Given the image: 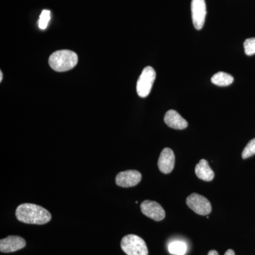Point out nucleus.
<instances>
[{"label": "nucleus", "instance_id": "1", "mask_svg": "<svg viewBox=\"0 0 255 255\" xmlns=\"http://www.w3.org/2000/svg\"><path fill=\"white\" fill-rule=\"evenodd\" d=\"M16 217L20 222L27 224L43 225L51 220L48 210L33 204H23L16 210Z\"/></svg>", "mask_w": 255, "mask_h": 255}, {"label": "nucleus", "instance_id": "2", "mask_svg": "<svg viewBox=\"0 0 255 255\" xmlns=\"http://www.w3.org/2000/svg\"><path fill=\"white\" fill-rule=\"evenodd\" d=\"M78 62V55L69 50H57L48 60L50 68L56 72L68 71L75 68Z\"/></svg>", "mask_w": 255, "mask_h": 255}, {"label": "nucleus", "instance_id": "3", "mask_svg": "<svg viewBox=\"0 0 255 255\" xmlns=\"http://www.w3.org/2000/svg\"><path fill=\"white\" fill-rule=\"evenodd\" d=\"M121 247L127 255H148L145 242L135 235H128L122 238Z\"/></svg>", "mask_w": 255, "mask_h": 255}, {"label": "nucleus", "instance_id": "4", "mask_svg": "<svg viewBox=\"0 0 255 255\" xmlns=\"http://www.w3.org/2000/svg\"><path fill=\"white\" fill-rule=\"evenodd\" d=\"M155 78L156 73L152 67L147 66L143 69L141 75L137 80L136 85V91L139 97L145 98L149 95Z\"/></svg>", "mask_w": 255, "mask_h": 255}, {"label": "nucleus", "instance_id": "5", "mask_svg": "<svg viewBox=\"0 0 255 255\" xmlns=\"http://www.w3.org/2000/svg\"><path fill=\"white\" fill-rule=\"evenodd\" d=\"M187 204L196 214L201 216H207L211 214L212 211L210 201L204 196L196 193L191 194L190 196H188Z\"/></svg>", "mask_w": 255, "mask_h": 255}, {"label": "nucleus", "instance_id": "6", "mask_svg": "<svg viewBox=\"0 0 255 255\" xmlns=\"http://www.w3.org/2000/svg\"><path fill=\"white\" fill-rule=\"evenodd\" d=\"M205 0H192L191 1V14L194 28L201 30L205 23L206 16Z\"/></svg>", "mask_w": 255, "mask_h": 255}, {"label": "nucleus", "instance_id": "7", "mask_svg": "<svg viewBox=\"0 0 255 255\" xmlns=\"http://www.w3.org/2000/svg\"><path fill=\"white\" fill-rule=\"evenodd\" d=\"M140 209L142 214L155 221H162L165 217V211L163 208L156 201H142L140 204Z\"/></svg>", "mask_w": 255, "mask_h": 255}, {"label": "nucleus", "instance_id": "8", "mask_svg": "<svg viewBox=\"0 0 255 255\" xmlns=\"http://www.w3.org/2000/svg\"><path fill=\"white\" fill-rule=\"evenodd\" d=\"M142 174L137 170H127L120 172L116 177V184L121 187H135L141 181Z\"/></svg>", "mask_w": 255, "mask_h": 255}, {"label": "nucleus", "instance_id": "9", "mask_svg": "<svg viewBox=\"0 0 255 255\" xmlns=\"http://www.w3.org/2000/svg\"><path fill=\"white\" fill-rule=\"evenodd\" d=\"M175 163V156L173 150L169 147H165L159 155L158 165L159 171L163 174H169L174 169Z\"/></svg>", "mask_w": 255, "mask_h": 255}, {"label": "nucleus", "instance_id": "10", "mask_svg": "<svg viewBox=\"0 0 255 255\" xmlns=\"http://www.w3.org/2000/svg\"><path fill=\"white\" fill-rule=\"evenodd\" d=\"M26 241L19 236H11L0 241V251L1 253H13L26 247Z\"/></svg>", "mask_w": 255, "mask_h": 255}, {"label": "nucleus", "instance_id": "11", "mask_svg": "<svg viewBox=\"0 0 255 255\" xmlns=\"http://www.w3.org/2000/svg\"><path fill=\"white\" fill-rule=\"evenodd\" d=\"M164 123L172 128L182 130L188 127V123L175 110H169L164 115Z\"/></svg>", "mask_w": 255, "mask_h": 255}, {"label": "nucleus", "instance_id": "12", "mask_svg": "<svg viewBox=\"0 0 255 255\" xmlns=\"http://www.w3.org/2000/svg\"><path fill=\"white\" fill-rule=\"evenodd\" d=\"M195 173L198 178L206 182H211L214 178V171L210 167L209 162L204 159H201L196 164Z\"/></svg>", "mask_w": 255, "mask_h": 255}, {"label": "nucleus", "instance_id": "13", "mask_svg": "<svg viewBox=\"0 0 255 255\" xmlns=\"http://www.w3.org/2000/svg\"><path fill=\"white\" fill-rule=\"evenodd\" d=\"M233 81H234V78L232 75L224 72H219L211 78V82L219 87L229 86Z\"/></svg>", "mask_w": 255, "mask_h": 255}, {"label": "nucleus", "instance_id": "14", "mask_svg": "<svg viewBox=\"0 0 255 255\" xmlns=\"http://www.w3.org/2000/svg\"><path fill=\"white\" fill-rule=\"evenodd\" d=\"M168 251L174 255H185L187 251V244L182 241H174L169 243Z\"/></svg>", "mask_w": 255, "mask_h": 255}, {"label": "nucleus", "instance_id": "15", "mask_svg": "<svg viewBox=\"0 0 255 255\" xmlns=\"http://www.w3.org/2000/svg\"><path fill=\"white\" fill-rule=\"evenodd\" d=\"M50 19V11L49 10H43L40 15L38 21V27L42 30L46 29Z\"/></svg>", "mask_w": 255, "mask_h": 255}, {"label": "nucleus", "instance_id": "16", "mask_svg": "<svg viewBox=\"0 0 255 255\" xmlns=\"http://www.w3.org/2000/svg\"><path fill=\"white\" fill-rule=\"evenodd\" d=\"M254 155H255V138L251 140L246 146L242 152V157L243 159H247Z\"/></svg>", "mask_w": 255, "mask_h": 255}, {"label": "nucleus", "instance_id": "17", "mask_svg": "<svg viewBox=\"0 0 255 255\" xmlns=\"http://www.w3.org/2000/svg\"><path fill=\"white\" fill-rule=\"evenodd\" d=\"M245 53L247 55L255 54V38H248L244 42Z\"/></svg>", "mask_w": 255, "mask_h": 255}, {"label": "nucleus", "instance_id": "18", "mask_svg": "<svg viewBox=\"0 0 255 255\" xmlns=\"http://www.w3.org/2000/svg\"><path fill=\"white\" fill-rule=\"evenodd\" d=\"M224 255H236V254H235V252L233 250L229 249L226 252Z\"/></svg>", "mask_w": 255, "mask_h": 255}, {"label": "nucleus", "instance_id": "19", "mask_svg": "<svg viewBox=\"0 0 255 255\" xmlns=\"http://www.w3.org/2000/svg\"><path fill=\"white\" fill-rule=\"evenodd\" d=\"M208 255H219L218 252L216 251H209V254Z\"/></svg>", "mask_w": 255, "mask_h": 255}, {"label": "nucleus", "instance_id": "20", "mask_svg": "<svg viewBox=\"0 0 255 255\" xmlns=\"http://www.w3.org/2000/svg\"><path fill=\"white\" fill-rule=\"evenodd\" d=\"M2 75H3L2 72H1V71L0 72V82L2 81V78H3Z\"/></svg>", "mask_w": 255, "mask_h": 255}]
</instances>
